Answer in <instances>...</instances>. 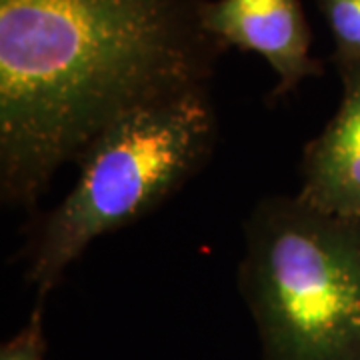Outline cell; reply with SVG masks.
<instances>
[{
    "mask_svg": "<svg viewBox=\"0 0 360 360\" xmlns=\"http://www.w3.org/2000/svg\"><path fill=\"white\" fill-rule=\"evenodd\" d=\"M219 118L208 90L144 108L92 144L63 202L26 248V276L46 295L96 238L124 229L193 179L210 158Z\"/></svg>",
    "mask_w": 360,
    "mask_h": 360,
    "instance_id": "obj_3",
    "label": "cell"
},
{
    "mask_svg": "<svg viewBox=\"0 0 360 360\" xmlns=\"http://www.w3.org/2000/svg\"><path fill=\"white\" fill-rule=\"evenodd\" d=\"M335 39V63L360 65V0H316Z\"/></svg>",
    "mask_w": 360,
    "mask_h": 360,
    "instance_id": "obj_6",
    "label": "cell"
},
{
    "mask_svg": "<svg viewBox=\"0 0 360 360\" xmlns=\"http://www.w3.org/2000/svg\"><path fill=\"white\" fill-rule=\"evenodd\" d=\"M342 101L302 155L298 196L328 214L360 219V65H340Z\"/></svg>",
    "mask_w": 360,
    "mask_h": 360,
    "instance_id": "obj_5",
    "label": "cell"
},
{
    "mask_svg": "<svg viewBox=\"0 0 360 360\" xmlns=\"http://www.w3.org/2000/svg\"><path fill=\"white\" fill-rule=\"evenodd\" d=\"M205 26L226 49L257 52L269 63L276 98L322 75L310 54L312 34L300 0H206Z\"/></svg>",
    "mask_w": 360,
    "mask_h": 360,
    "instance_id": "obj_4",
    "label": "cell"
},
{
    "mask_svg": "<svg viewBox=\"0 0 360 360\" xmlns=\"http://www.w3.org/2000/svg\"><path fill=\"white\" fill-rule=\"evenodd\" d=\"M0 360H42V338H40V314L32 316V322L20 335L2 348Z\"/></svg>",
    "mask_w": 360,
    "mask_h": 360,
    "instance_id": "obj_7",
    "label": "cell"
},
{
    "mask_svg": "<svg viewBox=\"0 0 360 360\" xmlns=\"http://www.w3.org/2000/svg\"><path fill=\"white\" fill-rule=\"evenodd\" d=\"M206 0H0V198L34 208L144 108L208 90L226 46Z\"/></svg>",
    "mask_w": 360,
    "mask_h": 360,
    "instance_id": "obj_1",
    "label": "cell"
},
{
    "mask_svg": "<svg viewBox=\"0 0 360 360\" xmlns=\"http://www.w3.org/2000/svg\"><path fill=\"white\" fill-rule=\"evenodd\" d=\"M238 286L264 360H360V219L298 194L262 198L245 222Z\"/></svg>",
    "mask_w": 360,
    "mask_h": 360,
    "instance_id": "obj_2",
    "label": "cell"
}]
</instances>
